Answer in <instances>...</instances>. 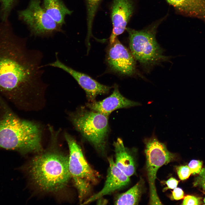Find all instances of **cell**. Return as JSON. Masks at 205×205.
<instances>
[{
  "mask_svg": "<svg viewBox=\"0 0 205 205\" xmlns=\"http://www.w3.org/2000/svg\"><path fill=\"white\" fill-rule=\"evenodd\" d=\"M42 131L40 126L22 119L0 95V148L22 154L40 153Z\"/></svg>",
  "mask_w": 205,
  "mask_h": 205,
  "instance_id": "2",
  "label": "cell"
},
{
  "mask_svg": "<svg viewBox=\"0 0 205 205\" xmlns=\"http://www.w3.org/2000/svg\"><path fill=\"white\" fill-rule=\"evenodd\" d=\"M115 160L117 167L130 177L134 173L135 167L133 158L124 144L122 140L118 138L114 142Z\"/></svg>",
  "mask_w": 205,
  "mask_h": 205,
  "instance_id": "14",
  "label": "cell"
},
{
  "mask_svg": "<svg viewBox=\"0 0 205 205\" xmlns=\"http://www.w3.org/2000/svg\"><path fill=\"white\" fill-rule=\"evenodd\" d=\"M8 21L0 22V95L16 106L30 92L42 90V53L30 49Z\"/></svg>",
  "mask_w": 205,
  "mask_h": 205,
  "instance_id": "1",
  "label": "cell"
},
{
  "mask_svg": "<svg viewBox=\"0 0 205 205\" xmlns=\"http://www.w3.org/2000/svg\"><path fill=\"white\" fill-rule=\"evenodd\" d=\"M202 163L199 160H193L188 165L191 173L195 174L199 173L202 169Z\"/></svg>",
  "mask_w": 205,
  "mask_h": 205,
  "instance_id": "21",
  "label": "cell"
},
{
  "mask_svg": "<svg viewBox=\"0 0 205 205\" xmlns=\"http://www.w3.org/2000/svg\"><path fill=\"white\" fill-rule=\"evenodd\" d=\"M72 178L74 184L78 191L79 200L81 202L90 192L91 182L83 178L77 177Z\"/></svg>",
  "mask_w": 205,
  "mask_h": 205,
  "instance_id": "18",
  "label": "cell"
},
{
  "mask_svg": "<svg viewBox=\"0 0 205 205\" xmlns=\"http://www.w3.org/2000/svg\"><path fill=\"white\" fill-rule=\"evenodd\" d=\"M106 60L110 69L120 74L131 75L136 71L135 59L131 52L117 37L114 42L110 44Z\"/></svg>",
  "mask_w": 205,
  "mask_h": 205,
  "instance_id": "9",
  "label": "cell"
},
{
  "mask_svg": "<svg viewBox=\"0 0 205 205\" xmlns=\"http://www.w3.org/2000/svg\"><path fill=\"white\" fill-rule=\"evenodd\" d=\"M108 116L81 107L71 114L75 129L101 154H105L109 133Z\"/></svg>",
  "mask_w": 205,
  "mask_h": 205,
  "instance_id": "4",
  "label": "cell"
},
{
  "mask_svg": "<svg viewBox=\"0 0 205 205\" xmlns=\"http://www.w3.org/2000/svg\"><path fill=\"white\" fill-rule=\"evenodd\" d=\"M28 169L34 184L40 190L48 192L62 190L71 177L69 169L68 157L55 151L35 157Z\"/></svg>",
  "mask_w": 205,
  "mask_h": 205,
  "instance_id": "3",
  "label": "cell"
},
{
  "mask_svg": "<svg viewBox=\"0 0 205 205\" xmlns=\"http://www.w3.org/2000/svg\"><path fill=\"white\" fill-rule=\"evenodd\" d=\"M173 198L176 200L182 199L184 197V193L183 190L179 188L176 187L174 189L172 193Z\"/></svg>",
  "mask_w": 205,
  "mask_h": 205,
  "instance_id": "24",
  "label": "cell"
},
{
  "mask_svg": "<svg viewBox=\"0 0 205 205\" xmlns=\"http://www.w3.org/2000/svg\"><path fill=\"white\" fill-rule=\"evenodd\" d=\"M56 57L54 62L46 65L60 69L72 76L85 91L89 102L95 101L99 95L107 93L111 88V87L102 84L89 75L67 65L59 59L57 52L56 53Z\"/></svg>",
  "mask_w": 205,
  "mask_h": 205,
  "instance_id": "10",
  "label": "cell"
},
{
  "mask_svg": "<svg viewBox=\"0 0 205 205\" xmlns=\"http://www.w3.org/2000/svg\"><path fill=\"white\" fill-rule=\"evenodd\" d=\"M40 0H30L27 8L18 12L19 18L27 26L31 36H52L57 32L63 33L62 26L45 11Z\"/></svg>",
  "mask_w": 205,
  "mask_h": 205,
  "instance_id": "7",
  "label": "cell"
},
{
  "mask_svg": "<svg viewBox=\"0 0 205 205\" xmlns=\"http://www.w3.org/2000/svg\"><path fill=\"white\" fill-rule=\"evenodd\" d=\"M17 0H0L1 17L2 21H8V17Z\"/></svg>",
  "mask_w": 205,
  "mask_h": 205,
  "instance_id": "19",
  "label": "cell"
},
{
  "mask_svg": "<svg viewBox=\"0 0 205 205\" xmlns=\"http://www.w3.org/2000/svg\"><path fill=\"white\" fill-rule=\"evenodd\" d=\"M97 200H98L97 202L98 204H106L107 202V200L102 198V197L99 198Z\"/></svg>",
  "mask_w": 205,
  "mask_h": 205,
  "instance_id": "26",
  "label": "cell"
},
{
  "mask_svg": "<svg viewBox=\"0 0 205 205\" xmlns=\"http://www.w3.org/2000/svg\"><path fill=\"white\" fill-rule=\"evenodd\" d=\"M176 170L178 177L181 180L188 178L191 174L190 168L187 165L177 167Z\"/></svg>",
  "mask_w": 205,
  "mask_h": 205,
  "instance_id": "20",
  "label": "cell"
},
{
  "mask_svg": "<svg viewBox=\"0 0 205 205\" xmlns=\"http://www.w3.org/2000/svg\"><path fill=\"white\" fill-rule=\"evenodd\" d=\"M165 183L167 186L164 189V190H166L168 189H174L177 187L179 183V181L171 177Z\"/></svg>",
  "mask_w": 205,
  "mask_h": 205,
  "instance_id": "25",
  "label": "cell"
},
{
  "mask_svg": "<svg viewBox=\"0 0 205 205\" xmlns=\"http://www.w3.org/2000/svg\"><path fill=\"white\" fill-rule=\"evenodd\" d=\"M65 137L69 149L68 166L71 177L84 178L93 184L97 183L100 175L88 164L80 146L74 138L68 134L66 133Z\"/></svg>",
  "mask_w": 205,
  "mask_h": 205,
  "instance_id": "8",
  "label": "cell"
},
{
  "mask_svg": "<svg viewBox=\"0 0 205 205\" xmlns=\"http://www.w3.org/2000/svg\"><path fill=\"white\" fill-rule=\"evenodd\" d=\"M200 198L195 196L187 195L184 197L183 201V205H199L200 204Z\"/></svg>",
  "mask_w": 205,
  "mask_h": 205,
  "instance_id": "22",
  "label": "cell"
},
{
  "mask_svg": "<svg viewBox=\"0 0 205 205\" xmlns=\"http://www.w3.org/2000/svg\"><path fill=\"white\" fill-rule=\"evenodd\" d=\"M102 0H85L87 10V42L88 49L90 48L89 39L92 36L93 23L96 13Z\"/></svg>",
  "mask_w": 205,
  "mask_h": 205,
  "instance_id": "17",
  "label": "cell"
},
{
  "mask_svg": "<svg viewBox=\"0 0 205 205\" xmlns=\"http://www.w3.org/2000/svg\"><path fill=\"white\" fill-rule=\"evenodd\" d=\"M204 204H205V198H204Z\"/></svg>",
  "mask_w": 205,
  "mask_h": 205,
  "instance_id": "27",
  "label": "cell"
},
{
  "mask_svg": "<svg viewBox=\"0 0 205 205\" xmlns=\"http://www.w3.org/2000/svg\"><path fill=\"white\" fill-rule=\"evenodd\" d=\"M140 103L130 100L124 97L119 91L117 85L114 86L112 93L100 101H95L87 103L86 106L90 109L108 116L114 110L141 105Z\"/></svg>",
  "mask_w": 205,
  "mask_h": 205,
  "instance_id": "13",
  "label": "cell"
},
{
  "mask_svg": "<svg viewBox=\"0 0 205 205\" xmlns=\"http://www.w3.org/2000/svg\"><path fill=\"white\" fill-rule=\"evenodd\" d=\"M109 167L106 179L102 188L85 200L82 204H87L104 196L110 194L127 185L130 181L129 177L126 175L116 165L112 157L108 159Z\"/></svg>",
  "mask_w": 205,
  "mask_h": 205,
  "instance_id": "12",
  "label": "cell"
},
{
  "mask_svg": "<svg viewBox=\"0 0 205 205\" xmlns=\"http://www.w3.org/2000/svg\"><path fill=\"white\" fill-rule=\"evenodd\" d=\"M133 11L131 0H113L110 8L113 29L109 38L110 44L114 42L118 36L124 32Z\"/></svg>",
  "mask_w": 205,
  "mask_h": 205,
  "instance_id": "11",
  "label": "cell"
},
{
  "mask_svg": "<svg viewBox=\"0 0 205 205\" xmlns=\"http://www.w3.org/2000/svg\"><path fill=\"white\" fill-rule=\"evenodd\" d=\"M199 173L195 184L199 185L205 190V168L202 169Z\"/></svg>",
  "mask_w": 205,
  "mask_h": 205,
  "instance_id": "23",
  "label": "cell"
},
{
  "mask_svg": "<svg viewBox=\"0 0 205 205\" xmlns=\"http://www.w3.org/2000/svg\"><path fill=\"white\" fill-rule=\"evenodd\" d=\"M146 159V168L149 188L151 205L161 204L155 186L158 169L174 159L175 155L167 149L165 144L159 141L154 135L144 141Z\"/></svg>",
  "mask_w": 205,
  "mask_h": 205,
  "instance_id": "6",
  "label": "cell"
},
{
  "mask_svg": "<svg viewBox=\"0 0 205 205\" xmlns=\"http://www.w3.org/2000/svg\"><path fill=\"white\" fill-rule=\"evenodd\" d=\"M142 187V182L140 181L126 192L118 195L115 200L114 204H137L141 194Z\"/></svg>",
  "mask_w": 205,
  "mask_h": 205,
  "instance_id": "16",
  "label": "cell"
},
{
  "mask_svg": "<svg viewBox=\"0 0 205 205\" xmlns=\"http://www.w3.org/2000/svg\"><path fill=\"white\" fill-rule=\"evenodd\" d=\"M42 7L46 12L60 26L65 23V17L73 11L66 6L62 0H43Z\"/></svg>",
  "mask_w": 205,
  "mask_h": 205,
  "instance_id": "15",
  "label": "cell"
},
{
  "mask_svg": "<svg viewBox=\"0 0 205 205\" xmlns=\"http://www.w3.org/2000/svg\"><path fill=\"white\" fill-rule=\"evenodd\" d=\"M156 28L154 25L139 30L126 28L130 52L135 60L145 66L155 65L168 58L163 54L156 40Z\"/></svg>",
  "mask_w": 205,
  "mask_h": 205,
  "instance_id": "5",
  "label": "cell"
}]
</instances>
